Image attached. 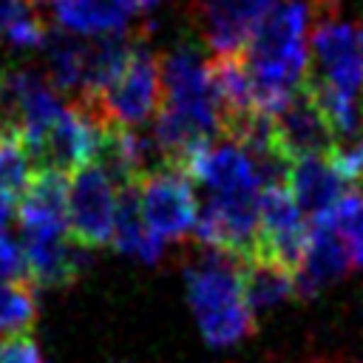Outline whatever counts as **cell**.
Returning <instances> with one entry per match:
<instances>
[{
	"label": "cell",
	"mask_w": 363,
	"mask_h": 363,
	"mask_svg": "<svg viewBox=\"0 0 363 363\" xmlns=\"http://www.w3.org/2000/svg\"><path fill=\"white\" fill-rule=\"evenodd\" d=\"M162 102L153 139L167 167L184 173L187 162L221 133V111L210 79V62L182 43L159 62Z\"/></svg>",
	"instance_id": "obj_1"
},
{
	"label": "cell",
	"mask_w": 363,
	"mask_h": 363,
	"mask_svg": "<svg viewBox=\"0 0 363 363\" xmlns=\"http://www.w3.org/2000/svg\"><path fill=\"white\" fill-rule=\"evenodd\" d=\"M306 28L309 3L281 0L269 9L241 51L261 111L275 113L303 85L309 71Z\"/></svg>",
	"instance_id": "obj_2"
},
{
	"label": "cell",
	"mask_w": 363,
	"mask_h": 363,
	"mask_svg": "<svg viewBox=\"0 0 363 363\" xmlns=\"http://www.w3.org/2000/svg\"><path fill=\"white\" fill-rule=\"evenodd\" d=\"M244 261L207 250L184 267L187 303L201 337L213 349L241 343L255 332L252 312L244 301Z\"/></svg>",
	"instance_id": "obj_3"
},
{
	"label": "cell",
	"mask_w": 363,
	"mask_h": 363,
	"mask_svg": "<svg viewBox=\"0 0 363 363\" xmlns=\"http://www.w3.org/2000/svg\"><path fill=\"white\" fill-rule=\"evenodd\" d=\"M162 102V77H159V62L156 57L142 45L133 43L130 60L125 65V71L119 74V79L91 105H77L82 108L96 125L108 128V125H122V128H133L150 119V113L159 108Z\"/></svg>",
	"instance_id": "obj_4"
},
{
	"label": "cell",
	"mask_w": 363,
	"mask_h": 363,
	"mask_svg": "<svg viewBox=\"0 0 363 363\" xmlns=\"http://www.w3.org/2000/svg\"><path fill=\"white\" fill-rule=\"evenodd\" d=\"M309 244V227L286 184L264 187L258 196V235L250 261H267L295 275Z\"/></svg>",
	"instance_id": "obj_5"
},
{
	"label": "cell",
	"mask_w": 363,
	"mask_h": 363,
	"mask_svg": "<svg viewBox=\"0 0 363 363\" xmlns=\"http://www.w3.org/2000/svg\"><path fill=\"white\" fill-rule=\"evenodd\" d=\"M119 190L99 164L71 173L68 182V235L82 250L105 247L113 238Z\"/></svg>",
	"instance_id": "obj_6"
},
{
	"label": "cell",
	"mask_w": 363,
	"mask_h": 363,
	"mask_svg": "<svg viewBox=\"0 0 363 363\" xmlns=\"http://www.w3.org/2000/svg\"><path fill=\"white\" fill-rule=\"evenodd\" d=\"M136 196H139V210L145 224L162 241L184 238L190 230H196L199 204H196L193 182L184 173L173 167L156 170L139 182Z\"/></svg>",
	"instance_id": "obj_7"
},
{
	"label": "cell",
	"mask_w": 363,
	"mask_h": 363,
	"mask_svg": "<svg viewBox=\"0 0 363 363\" xmlns=\"http://www.w3.org/2000/svg\"><path fill=\"white\" fill-rule=\"evenodd\" d=\"M312 68L309 74L340 88L346 94L363 96V40L357 26L323 17L312 34Z\"/></svg>",
	"instance_id": "obj_8"
},
{
	"label": "cell",
	"mask_w": 363,
	"mask_h": 363,
	"mask_svg": "<svg viewBox=\"0 0 363 363\" xmlns=\"http://www.w3.org/2000/svg\"><path fill=\"white\" fill-rule=\"evenodd\" d=\"M272 133L275 147L289 164L312 156H326L335 142L323 113L318 111L303 85L272 113Z\"/></svg>",
	"instance_id": "obj_9"
},
{
	"label": "cell",
	"mask_w": 363,
	"mask_h": 363,
	"mask_svg": "<svg viewBox=\"0 0 363 363\" xmlns=\"http://www.w3.org/2000/svg\"><path fill=\"white\" fill-rule=\"evenodd\" d=\"M184 176L190 182L204 184L210 199H241V196H261V182L252 170L250 156L233 145L218 142L199 150L187 167Z\"/></svg>",
	"instance_id": "obj_10"
},
{
	"label": "cell",
	"mask_w": 363,
	"mask_h": 363,
	"mask_svg": "<svg viewBox=\"0 0 363 363\" xmlns=\"http://www.w3.org/2000/svg\"><path fill=\"white\" fill-rule=\"evenodd\" d=\"M275 0H199L196 14L213 57L241 54Z\"/></svg>",
	"instance_id": "obj_11"
},
{
	"label": "cell",
	"mask_w": 363,
	"mask_h": 363,
	"mask_svg": "<svg viewBox=\"0 0 363 363\" xmlns=\"http://www.w3.org/2000/svg\"><path fill=\"white\" fill-rule=\"evenodd\" d=\"M352 264V255L335 230L329 218H318L309 224V244L301 258V267L295 269V295L301 298H315L323 286L335 284Z\"/></svg>",
	"instance_id": "obj_12"
},
{
	"label": "cell",
	"mask_w": 363,
	"mask_h": 363,
	"mask_svg": "<svg viewBox=\"0 0 363 363\" xmlns=\"http://www.w3.org/2000/svg\"><path fill=\"white\" fill-rule=\"evenodd\" d=\"M23 233L65 235L68 233V182L62 173L37 167L28 190L17 201Z\"/></svg>",
	"instance_id": "obj_13"
},
{
	"label": "cell",
	"mask_w": 363,
	"mask_h": 363,
	"mask_svg": "<svg viewBox=\"0 0 363 363\" xmlns=\"http://www.w3.org/2000/svg\"><path fill=\"white\" fill-rule=\"evenodd\" d=\"M286 187H289V196L295 199L298 210L303 216H309L312 221L329 216L352 193L349 184L337 176V170L329 164L326 156L292 162L289 176H286Z\"/></svg>",
	"instance_id": "obj_14"
},
{
	"label": "cell",
	"mask_w": 363,
	"mask_h": 363,
	"mask_svg": "<svg viewBox=\"0 0 363 363\" xmlns=\"http://www.w3.org/2000/svg\"><path fill=\"white\" fill-rule=\"evenodd\" d=\"M139 14L136 0H54V20L68 34L119 37Z\"/></svg>",
	"instance_id": "obj_15"
},
{
	"label": "cell",
	"mask_w": 363,
	"mask_h": 363,
	"mask_svg": "<svg viewBox=\"0 0 363 363\" xmlns=\"http://www.w3.org/2000/svg\"><path fill=\"white\" fill-rule=\"evenodd\" d=\"M23 255L28 281L37 286H68L85 267V255L65 241V235H37L23 233Z\"/></svg>",
	"instance_id": "obj_16"
},
{
	"label": "cell",
	"mask_w": 363,
	"mask_h": 363,
	"mask_svg": "<svg viewBox=\"0 0 363 363\" xmlns=\"http://www.w3.org/2000/svg\"><path fill=\"white\" fill-rule=\"evenodd\" d=\"M113 247L125 255H133L139 261H159L164 252V241L150 233V227L142 218L139 210V196L136 187L133 190H122L119 193V207H116V224H113Z\"/></svg>",
	"instance_id": "obj_17"
},
{
	"label": "cell",
	"mask_w": 363,
	"mask_h": 363,
	"mask_svg": "<svg viewBox=\"0 0 363 363\" xmlns=\"http://www.w3.org/2000/svg\"><path fill=\"white\" fill-rule=\"evenodd\" d=\"M244 301L252 315L267 312L278 303H284L289 295H295V281L292 272L267 264V261H244Z\"/></svg>",
	"instance_id": "obj_18"
},
{
	"label": "cell",
	"mask_w": 363,
	"mask_h": 363,
	"mask_svg": "<svg viewBox=\"0 0 363 363\" xmlns=\"http://www.w3.org/2000/svg\"><path fill=\"white\" fill-rule=\"evenodd\" d=\"M85 57H88V43L71 34H54L48 45V85L60 94L79 96L85 77Z\"/></svg>",
	"instance_id": "obj_19"
},
{
	"label": "cell",
	"mask_w": 363,
	"mask_h": 363,
	"mask_svg": "<svg viewBox=\"0 0 363 363\" xmlns=\"http://www.w3.org/2000/svg\"><path fill=\"white\" fill-rule=\"evenodd\" d=\"M37 318V295L31 281H0V337L28 335Z\"/></svg>",
	"instance_id": "obj_20"
},
{
	"label": "cell",
	"mask_w": 363,
	"mask_h": 363,
	"mask_svg": "<svg viewBox=\"0 0 363 363\" xmlns=\"http://www.w3.org/2000/svg\"><path fill=\"white\" fill-rule=\"evenodd\" d=\"M48 37L43 20L26 0H0V40L17 48H37Z\"/></svg>",
	"instance_id": "obj_21"
},
{
	"label": "cell",
	"mask_w": 363,
	"mask_h": 363,
	"mask_svg": "<svg viewBox=\"0 0 363 363\" xmlns=\"http://www.w3.org/2000/svg\"><path fill=\"white\" fill-rule=\"evenodd\" d=\"M335 224V230L340 233L349 255H352V264L354 267H363V196L360 193H349L329 216H323Z\"/></svg>",
	"instance_id": "obj_22"
},
{
	"label": "cell",
	"mask_w": 363,
	"mask_h": 363,
	"mask_svg": "<svg viewBox=\"0 0 363 363\" xmlns=\"http://www.w3.org/2000/svg\"><path fill=\"white\" fill-rule=\"evenodd\" d=\"M34 179L31 156L23 145H0V196L20 201Z\"/></svg>",
	"instance_id": "obj_23"
},
{
	"label": "cell",
	"mask_w": 363,
	"mask_h": 363,
	"mask_svg": "<svg viewBox=\"0 0 363 363\" xmlns=\"http://www.w3.org/2000/svg\"><path fill=\"white\" fill-rule=\"evenodd\" d=\"M326 159L349 187L363 184V133H357L352 139L332 142Z\"/></svg>",
	"instance_id": "obj_24"
},
{
	"label": "cell",
	"mask_w": 363,
	"mask_h": 363,
	"mask_svg": "<svg viewBox=\"0 0 363 363\" xmlns=\"http://www.w3.org/2000/svg\"><path fill=\"white\" fill-rule=\"evenodd\" d=\"M0 281H28L20 241L0 235Z\"/></svg>",
	"instance_id": "obj_25"
},
{
	"label": "cell",
	"mask_w": 363,
	"mask_h": 363,
	"mask_svg": "<svg viewBox=\"0 0 363 363\" xmlns=\"http://www.w3.org/2000/svg\"><path fill=\"white\" fill-rule=\"evenodd\" d=\"M0 363H43L40 349L31 335L0 337Z\"/></svg>",
	"instance_id": "obj_26"
},
{
	"label": "cell",
	"mask_w": 363,
	"mask_h": 363,
	"mask_svg": "<svg viewBox=\"0 0 363 363\" xmlns=\"http://www.w3.org/2000/svg\"><path fill=\"white\" fill-rule=\"evenodd\" d=\"M11 204L14 201H9L6 196H0V235H6V224L11 218Z\"/></svg>",
	"instance_id": "obj_27"
},
{
	"label": "cell",
	"mask_w": 363,
	"mask_h": 363,
	"mask_svg": "<svg viewBox=\"0 0 363 363\" xmlns=\"http://www.w3.org/2000/svg\"><path fill=\"white\" fill-rule=\"evenodd\" d=\"M136 3H139V11H150V9H153L159 0H136Z\"/></svg>",
	"instance_id": "obj_28"
},
{
	"label": "cell",
	"mask_w": 363,
	"mask_h": 363,
	"mask_svg": "<svg viewBox=\"0 0 363 363\" xmlns=\"http://www.w3.org/2000/svg\"><path fill=\"white\" fill-rule=\"evenodd\" d=\"M28 6H43V3H51V0H26Z\"/></svg>",
	"instance_id": "obj_29"
},
{
	"label": "cell",
	"mask_w": 363,
	"mask_h": 363,
	"mask_svg": "<svg viewBox=\"0 0 363 363\" xmlns=\"http://www.w3.org/2000/svg\"><path fill=\"white\" fill-rule=\"evenodd\" d=\"M357 31H360V40H363V23H360V26H357Z\"/></svg>",
	"instance_id": "obj_30"
}]
</instances>
